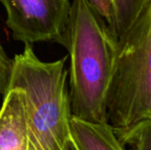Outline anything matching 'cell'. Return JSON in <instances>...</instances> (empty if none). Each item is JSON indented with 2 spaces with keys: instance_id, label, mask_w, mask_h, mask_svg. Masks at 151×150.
Here are the masks:
<instances>
[{
  "instance_id": "1",
  "label": "cell",
  "mask_w": 151,
  "mask_h": 150,
  "mask_svg": "<svg viewBox=\"0 0 151 150\" xmlns=\"http://www.w3.org/2000/svg\"><path fill=\"white\" fill-rule=\"evenodd\" d=\"M116 40L88 0L71 3L65 47L69 52V100L72 115L107 122L106 96Z\"/></svg>"
},
{
  "instance_id": "2",
  "label": "cell",
  "mask_w": 151,
  "mask_h": 150,
  "mask_svg": "<svg viewBox=\"0 0 151 150\" xmlns=\"http://www.w3.org/2000/svg\"><path fill=\"white\" fill-rule=\"evenodd\" d=\"M66 60L43 62L30 44L12 59L8 88H21L25 93L27 150H67L71 143Z\"/></svg>"
},
{
  "instance_id": "3",
  "label": "cell",
  "mask_w": 151,
  "mask_h": 150,
  "mask_svg": "<svg viewBox=\"0 0 151 150\" xmlns=\"http://www.w3.org/2000/svg\"><path fill=\"white\" fill-rule=\"evenodd\" d=\"M106 118L113 128L151 118V0L115 42Z\"/></svg>"
},
{
  "instance_id": "4",
  "label": "cell",
  "mask_w": 151,
  "mask_h": 150,
  "mask_svg": "<svg viewBox=\"0 0 151 150\" xmlns=\"http://www.w3.org/2000/svg\"><path fill=\"white\" fill-rule=\"evenodd\" d=\"M14 39L25 44L57 42L65 45L70 0H0Z\"/></svg>"
},
{
  "instance_id": "5",
  "label": "cell",
  "mask_w": 151,
  "mask_h": 150,
  "mask_svg": "<svg viewBox=\"0 0 151 150\" xmlns=\"http://www.w3.org/2000/svg\"><path fill=\"white\" fill-rule=\"evenodd\" d=\"M27 106L21 88H9L0 106V150H27Z\"/></svg>"
},
{
  "instance_id": "6",
  "label": "cell",
  "mask_w": 151,
  "mask_h": 150,
  "mask_svg": "<svg viewBox=\"0 0 151 150\" xmlns=\"http://www.w3.org/2000/svg\"><path fill=\"white\" fill-rule=\"evenodd\" d=\"M71 140L77 150H125L108 122H91L72 115Z\"/></svg>"
},
{
  "instance_id": "7",
  "label": "cell",
  "mask_w": 151,
  "mask_h": 150,
  "mask_svg": "<svg viewBox=\"0 0 151 150\" xmlns=\"http://www.w3.org/2000/svg\"><path fill=\"white\" fill-rule=\"evenodd\" d=\"M113 131L125 150H151V118Z\"/></svg>"
},
{
  "instance_id": "8",
  "label": "cell",
  "mask_w": 151,
  "mask_h": 150,
  "mask_svg": "<svg viewBox=\"0 0 151 150\" xmlns=\"http://www.w3.org/2000/svg\"><path fill=\"white\" fill-rule=\"evenodd\" d=\"M150 0H112L115 17V39L118 40L138 20Z\"/></svg>"
},
{
  "instance_id": "9",
  "label": "cell",
  "mask_w": 151,
  "mask_h": 150,
  "mask_svg": "<svg viewBox=\"0 0 151 150\" xmlns=\"http://www.w3.org/2000/svg\"><path fill=\"white\" fill-rule=\"evenodd\" d=\"M115 39V17L112 0H88ZM116 40V39H115Z\"/></svg>"
},
{
  "instance_id": "10",
  "label": "cell",
  "mask_w": 151,
  "mask_h": 150,
  "mask_svg": "<svg viewBox=\"0 0 151 150\" xmlns=\"http://www.w3.org/2000/svg\"><path fill=\"white\" fill-rule=\"evenodd\" d=\"M12 60L9 59L0 43V97H3L8 90Z\"/></svg>"
},
{
  "instance_id": "11",
  "label": "cell",
  "mask_w": 151,
  "mask_h": 150,
  "mask_svg": "<svg viewBox=\"0 0 151 150\" xmlns=\"http://www.w3.org/2000/svg\"><path fill=\"white\" fill-rule=\"evenodd\" d=\"M67 150H77V149H76V147L74 146V144H73V142H72V140H71V143H70V145H69V147H68Z\"/></svg>"
}]
</instances>
